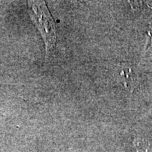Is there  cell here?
<instances>
[{
    "instance_id": "obj_1",
    "label": "cell",
    "mask_w": 152,
    "mask_h": 152,
    "mask_svg": "<svg viewBox=\"0 0 152 152\" xmlns=\"http://www.w3.org/2000/svg\"><path fill=\"white\" fill-rule=\"evenodd\" d=\"M28 11L33 21L41 32L47 54H49L56 46V33L54 19L49 14L45 2L28 1Z\"/></svg>"
}]
</instances>
